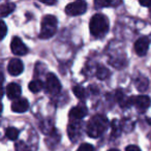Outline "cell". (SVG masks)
I'll use <instances>...</instances> for the list:
<instances>
[{"mask_svg":"<svg viewBox=\"0 0 151 151\" xmlns=\"http://www.w3.org/2000/svg\"><path fill=\"white\" fill-rule=\"evenodd\" d=\"M29 108V103L26 99H18L12 104V110L16 113H24Z\"/></svg>","mask_w":151,"mask_h":151,"instance_id":"cell-12","label":"cell"},{"mask_svg":"<svg viewBox=\"0 0 151 151\" xmlns=\"http://www.w3.org/2000/svg\"><path fill=\"white\" fill-rule=\"evenodd\" d=\"M24 70V65L20 59L14 58L9 61V65H7V71L9 75L12 76H19L23 73Z\"/></svg>","mask_w":151,"mask_h":151,"instance_id":"cell-9","label":"cell"},{"mask_svg":"<svg viewBox=\"0 0 151 151\" xmlns=\"http://www.w3.org/2000/svg\"><path fill=\"white\" fill-rule=\"evenodd\" d=\"M21 86L17 83H11L6 86V95L9 99H15L21 95Z\"/></svg>","mask_w":151,"mask_h":151,"instance_id":"cell-13","label":"cell"},{"mask_svg":"<svg viewBox=\"0 0 151 151\" xmlns=\"http://www.w3.org/2000/svg\"><path fill=\"white\" fill-rule=\"evenodd\" d=\"M125 151H141V149L136 145H129L125 148Z\"/></svg>","mask_w":151,"mask_h":151,"instance_id":"cell-26","label":"cell"},{"mask_svg":"<svg viewBox=\"0 0 151 151\" xmlns=\"http://www.w3.org/2000/svg\"><path fill=\"white\" fill-rule=\"evenodd\" d=\"M40 38L47 40L52 37L57 30V19L52 15H47L42 18L40 24Z\"/></svg>","mask_w":151,"mask_h":151,"instance_id":"cell-3","label":"cell"},{"mask_svg":"<svg viewBox=\"0 0 151 151\" xmlns=\"http://www.w3.org/2000/svg\"><path fill=\"white\" fill-rule=\"evenodd\" d=\"M5 134L9 140H17V138L19 137V130L15 127H9L5 130Z\"/></svg>","mask_w":151,"mask_h":151,"instance_id":"cell-18","label":"cell"},{"mask_svg":"<svg viewBox=\"0 0 151 151\" xmlns=\"http://www.w3.org/2000/svg\"><path fill=\"white\" fill-rule=\"evenodd\" d=\"M87 113H88V110H87V108L85 107V106H83V105L76 106V107H73V109L69 111V114H68L69 120H70L71 122H77V121H79V120L83 119V118L87 115Z\"/></svg>","mask_w":151,"mask_h":151,"instance_id":"cell-8","label":"cell"},{"mask_svg":"<svg viewBox=\"0 0 151 151\" xmlns=\"http://www.w3.org/2000/svg\"><path fill=\"white\" fill-rule=\"evenodd\" d=\"M15 148H16V151H30L27 145L24 142H22V141L18 142L17 144L15 145Z\"/></svg>","mask_w":151,"mask_h":151,"instance_id":"cell-21","label":"cell"},{"mask_svg":"<svg viewBox=\"0 0 151 151\" xmlns=\"http://www.w3.org/2000/svg\"><path fill=\"white\" fill-rule=\"evenodd\" d=\"M148 85H149L148 80L145 79L144 77H140V78L136 81V86L140 91H145L148 88Z\"/></svg>","mask_w":151,"mask_h":151,"instance_id":"cell-17","label":"cell"},{"mask_svg":"<svg viewBox=\"0 0 151 151\" xmlns=\"http://www.w3.org/2000/svg\"><path fill=\"white\" fill-rule=\"evenodd\" d=\"M140 4L143 6H151V1H140Z\"/></svg>","mask_w":151,"mask_h":151,"instance_id":"cell-28","label":"cell"},{"mask_svg":"<svg viewBox=\"0 0 151 151\" xmlns=\"http://www.w3.org/2000/svg\"><path fill=\"white\" fill-rule=\"evenodd\" d=\"M15 4L14 3H11V2H7V3H4V4L1 5L0 7V16L2 18L6 17L7 15L12 14L14 11H15Z\"/></svg>","mask_w":151,"mask_h":151,"instance_id":"cell-14","label":"cell"},{"mask_svg":"<svg viewBox=\"0 0 151 151\" xmlns=\"http://www.w3.org/2000/svg\"><path fill=\"white\" fill-rule=\"evenodd\" d=\"M28 88L31 92L33 93H37L44 88V83L42 82L40 80H34V81H31L28 85Z\"/></svg>","mask_w":151,"mask_h":151,"instance_id":"cell-15","label":"cell"},{"mask_svg":"<svg viewBox=\"0 0 151 151\" xmlns=\"http://www.w3.org/2000/svg\"><path fill=\"white\" fill-rule=\"evenodd\" d=\"M0 33H1V38H4L5 35H6V32H7V28H6V25L3 21L0 22Z\"/></svg>","mask_w":151,"mask_h":151,"instance_id":"cell-25","label":"cell"},{"mask_svg":"<svg viewBox=\"0 0 151 151\" xmlns=\"http://www.w3.org/2000/svg\"><path fill=\"white\" fill-rule=\"evenodd\" d=\"M116 99L118 101V103H119V105L121 107L124 108L129 106V99H126V96L120 90H118L117 93H116Z\"/></svg>","mask_w":151,"mask_h":151,"instance_id":"cell-16","label":"cell"},{"mask_svg":"<svg viewBox=\"0 0 151 151\" xmlns=\"http://www.w3.org/2000/svg\"><path fill=\"white\" fill-rule=\"evenodd\" d=\"M112 127H113V132L112 134L113 136H119V123H118L117 120H113V124H112Z\"/></svg>","mask_w":151,"mask_h":151,"instance_id":"cell-24","label":"cell"},{"mask_svg":"<svg viewBox=\"0 0 151 151\" xmlns=\"http://www.w3.org/2000/svg\"><path fill=\"white\" fill-rule=\"evenodd\" d=\"M109 73H110L109 69L104 66H101L99 68V70H97V78L101 79V80H105L107 77H109Z\"/></svg>","mask_w":151,"mask_h":151,"instance_id":"cell-20","label":"cell"},{"mask_svg":"<svg viewBox=\"0 0 151 151\" xmlns=\"http://www.w3.org/2000/svg\"><path fill=\"white\" fill-rule=\"evenodd\" d=\"M149 40L145 36L143 37H140L136 42H134V51L136 53L139 55V56H144L146 55L147 51H148V48H149Z\"/></svg>","mask_w":151,"mask_h":151,"instance_id":"cell-10","label":"cell"},{"mask_svg":"<svg viewBox=\"0 0 151 151\" xmlns=\"http://www.w3.org/2000/svg\"><path fill=\"white\" fill-rule=\"evenodd\" d=\"M11 49H12V52L15 55H17V56H23V55L27 54L28 52L27 47L22 42L21 38L18 37V36L13 37L11 42Z\"/></svg>","mask_w":151,"mask_h":151,"instance_id":"cell-7","label":"cell"},{"mask_svg":"<svg viewBox=\"0 0 151 151\" xmlns=\"http://www.w3.org/2000/svg\"><path fill=\"white\" fill-rule=\"evenodd\" d=\"M46 90H47V92L51 95H55V94H57V93L60 92L61 84L54 73H49V75L47 76Z\"/></svg>","mask_w":151,"mask_h":151,"instance_id":"cell-6","label":"cell"},{"mask_svg":"<svg viewBox=\"0 0 151 151\" xmlns=\"http://www.w3.org/2000/svg\"><path fill=\"white\" fill-rule=\"evenodd\" d=\"M120 2H115V1H95L96 6H109V5H117Z\"/></svg>","mask_w":151,"mask_h":151,"instance_id":"cell-22","label":"cell"},{"mask_svg":"<svg viewBox=\"0 0 151 151\" xmlns=\"http://www.w3.org/2000/svg\"><path fill=\"white\" fill-rule=\"evenodd\" d=\"M93 150H94V147L92 145L88 144V143H84V144H82L79 147V149L77 151H93Z\"/></svg>","mask_w":151,"mask_h":151,"instance_id":"cell-23","label":"cell"},{"mask_svg":"<svg viewBox=\"0 0 151 151\" xmlns=\"http://www.w3.org/2000/svg\"><path fill=\"white\" fill-rule=\"evenodd\" d=\"M86 9L87 3L83 0H78V1L67 4L65 7V13L69 16H79L84 14L86 12Z\"/></svg>","mask_w":151,"mask_h":151,"instance_id":"cell-4","label":"cell"},{"mask_svg":"<svg viewBox=\"0 0 151 151\" xmlns=\"http://www.w3.org/2000/svg\"><path fill=\"white\" fill-rule=\"evenodd\" d=\"M40 2L44 3V4H47V5H52V4H55V3H56V0H50V1H47V0H40Z\"/></svg>","mask_w":151,"mask_h":151,"instance_id":"cell-27","label":"cell"},{"mask_svg":"<svg viewBox=\"0 0 151 151\" xmlns=\"http://www.w3.org/2000/svg\"><path fill=\"white\" fill-rule=\"evenodd\" d=\"M73 94L76 96L78 97V99H83L85 96H86V92H85V89L81 86H75L73 88Z\"/></svg>","mask_w":151,"mask_h":151,"instance_id":"cell-19","label":"cell"},{"mask_svg":"<svg viewBox=\"0 0 151 151\" xmlns=\"http://www.w3.org/2000/svg\"><path fill=\"white\" fill-rule=\"evenodd\" d=\"M67 132H68V137L73 142H77L78 139L81 136V132L82 128L78 121L77 122H70V124L67 127Z\"/></svg>","mask_w":151,"mask_h":151,"instance_id":"cell-11","label":"cell"},{"mask_svg":"<svg viewBox=\"0 0 151 151\" xmlns=\"http://www.w3.org/2000/svg\"><path fill=\"white\" fill-rule=\"evenodd\" d=\"M151 104V99L146 95H139V96L129 97V105H134L139 112L143 113L149 108Z\"/></svg>","mask_w":151,"mask_h":151,"instance_id":"cell-5","label":"cell"},{"mask_svg":"<svg viewBox=\"0 0 151 151\" xmlns=\"http://www.w3.org/2000/svg\"><path fill=\"white\" fill-rule=\"evenodd\" d=\"M108 124H109V121L104 115L93 116L87 124V134L91 138H97L107 129Z\"/></svg>","mask_w":151,"mask_h":151,"instance_id":"cell-1","label":"cell"},{"mask_svg":"<svg viewBox=\"0 0 151 151\" xmlns=\"http://www.w3.org/2000/svg\"><path fill=\"white\" fill-rule=\"evenodd\" d=\"M109 30V21L103 14H96L90 20V32L93 36L105 35Z\"/></svg>","mask_w":151,"mask_h":151,"instance_id":"cell-2","label":"cell"},{"mask_svg":"<svg viewBox=\"0 0 151 151\" xmlns=\"http://www.w3.org/2000/svg\"><path fill=\"white\" fill-rule=\"evenodd\" d=\"M109 151H119L118 149H111V150H109Z\"/></svg>","mask_w":151,"mask_h":151,"instance_id":"cell-29","label":"cell"}]
</instances>
